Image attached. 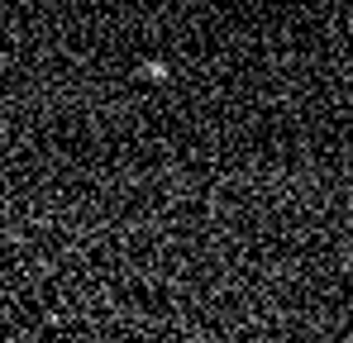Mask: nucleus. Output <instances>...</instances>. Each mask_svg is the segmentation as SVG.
I'll use <instances>...</instances> for the list:
<instances>
[{
  "label": "nucleus",
  "mask_w": 353,
  "mask_h": 343,
  "mask_svg": "<svg viewBox=\"0 0 353 343\" xmlns=\"http://www.w3.org/2000/svg\"><path fill=\"white\" fill-rule=\"evenodd\" d=\"M139 76H143V81H168V76H172V67L153 57V62H143V67H139Z\"/></svg>",
  "instance_id": "nucleus-1"
}]
</instances>
